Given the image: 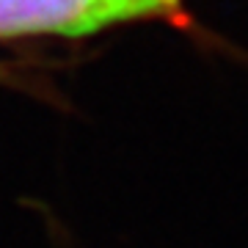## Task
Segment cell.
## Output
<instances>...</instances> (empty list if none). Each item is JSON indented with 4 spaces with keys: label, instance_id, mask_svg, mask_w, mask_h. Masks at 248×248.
<instances>
[{
    "label": "cell",
    "instance_id": "1",
    "mask_svg": "<svg viewBox=\"0 0 248 248\" xmlns=\"http://www.w3.org/2000/svg\"><path fill=\"white\" fill-rule=\"evenodd\" d=\"M182 14V0H0V39H80L141 19Z\"/></svg>",
    "mask_w": 248,
    "mask_h": 248
}]
</instances>
